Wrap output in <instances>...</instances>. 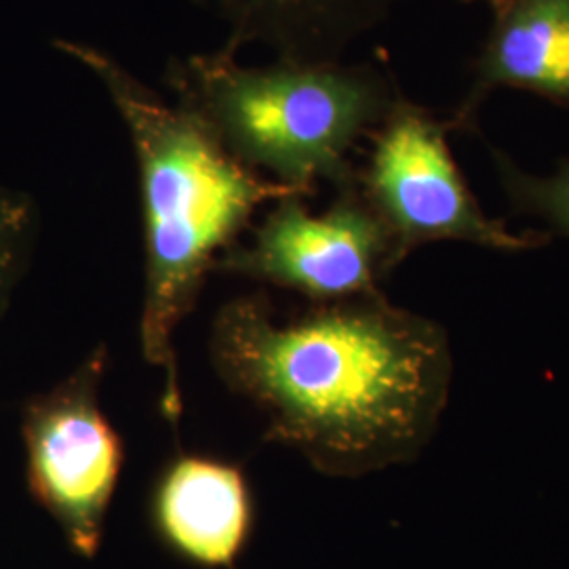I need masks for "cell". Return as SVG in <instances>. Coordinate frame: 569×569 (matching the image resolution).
<instances>
[{
	"instance_id": "obj_8",
	"label": "cell",
	"mask_w": 569,
	"mask_h": 569,
	"mask_svg": "<svg viewBox=\"0 0 569 569\" xmlns=\"http://www.w3.org/2000/svg\"><path fill=\"white\" fill-rule=\"evenodd\" d=\"M218 21L222 49L262 47L277 61L336 63L380 28L399 0H183Z\"/></svg>"
},
{
	"instance_id": "obj_2",
	"label": "cell",
	"mask_w": 569,
	"mask_h": 569,
	"mask_svg": "<svg viewBox=\"0 0 569 569\" xmlns=\"http://www.w3.org/2000/svg\"><path fill=\"white\" fill-rule=\"evenodd\" d=\"M56 49L102 84L136 154L143 218L140 342L146 363L163 373L161 406L178 427L183 409L173 348L178 327L253 213L302 192L241 163L199 117L163 100L100 47L60 39Z\"/></svg>"
},
{
	"instance_id": "obj_10",
	"label": "cell",
	"mask_w": 569,
	"mask_h": 569,
	"mask_svg": "<svg viewBox=\"0 0 569 569\" xmlns=\"http://www.w3.org/2000/svg\"><path fill=\"white\" fill-rule=\"evenodd\" d=\"M500 188L510 209L519 216L536 218L549 237L569 241V159L552 173H529L500 148H489Z\"/></svg>"
},
{
	"instance_id": "obj_7",
	"label": "cell",
	"mask_w": 569,
	"mask_h": 569,
	"mask_svg": "<svg viewBox=\"0 0 569 569\" xmlns=\"http://www.w3.org/2000/svg\"><path fill=\"white\" fill-rule=\"evenodd\" d=\"M498 89L569 106V0H502L493 7L488 41L449 131H479V112Z\"/></svg>"
},
{
	"instance_id": "obj_11",
	"label": "cell",
	"mask_w": 569,
	"mask_h": 569,
	"mask_svg": "<svg viewBox=\"0 0 569 569\" xmlns=\"http://www.w3.org/2000/svg\"><path fill=\"white\" fill-rule=\"evenodd\" d=\"M37 207L23 192L0 186V317L11 305L37 241Z\"/></svg>"
},
{
	"instance_id": "obj_12",
	"label": "cell",
	"mask_w": 569,
	"mask_h": 569,
	"mask_svg": "<svg viewBox=\"0 0 569 569\" xmlns=\"http://www.w3.org/2000/svg\"><path fill=\"white\" fill-rule=\"evenodd\" d=\"M488 2H491V7H496L498 2H502V0H488Z\"/></svg>"
},
{
	"instance_id": "obj_6",
	"label": "cell",
	"mask_w": 569,
	"mask_h": 569,
	"mask_svg": "<svg viewBox=\"0 0 569 569\" xmlns=\"http://www.w3.org/2000/svg\"><path fill=\"white\" fill-rule=\"evenodd\" d=\"M247 244H232L213 272L277 284L317 305L380 291L399 260L385 222L367 203L359 180L336 188L323 213H310L302 194L279 199Z\"/></svg>"
},
{
	"instance_id": "obj_5",
	"label": "cell",
	"mask_w": 569,
	"mask_h": 569,
	"mask_svg": "<svg viewBox=\"0 0 569 569\" xmlns=\"http://www.w3.org/2000/svg\"><path fill=\"white\" fill-rule=\"evenodd\" d=\"M106 366L108 352L100 346L21 413L28 489L82 559H93L102 547L124 462L121 437L100 406Z\"/></svg>"
},
{
	"instance_id": "obj_9",
	"label": "cell",
	"mask_w": 569,
	"mask_h": 569,
	"mask_svg": "<svg viewBox=\"0 0 569 569\" xmlns=\"http://www.w3.org/2000/svg\"><path fill=\"white\" fill-rule=\"evenodd\" d=\"M154 521L183 559L204 568L232 566L251 528L243 472L211 458H178L159 481Z\"/></svg>"
},
{
	"instance_id": "obj_3",
	"label": "cell",
	"mask_w": 569,
	"mask_h": 569,
	"mask_svg": "<svg viewBox=\"0 0 569 569\" xmlns=\"http://www.w3.org/2000/svg\"><path fill=\"white\" fill-rule=\"evenodd\" d=\"M167 84L232 157L306 197L319 182L338 188L357 178L352 148L401 98L380 63L251 68L226 49L171 61Z\"/></svg>"
},
{
	"instance_id": "obj_1",
	"label": "cell",
	"mask_w": 569,
	"mask_h": 569,
	"mask_svg": "<svg viewBox=\"0 0 569 569\" xmlns=\"http://www.w3.org/2000/svg\"><path fill=\"white\" fill-rule=\"evenodd\" d=\"M209 361L260 411L266 439L327 477L413 462L432 441L453 380L446 327L382 291L277 319L264 296L220 308Z\"/></svg>"
},
{
	"instance_id": "obj_4",
	"label": "cell",
	"mask_w": 569,
	"mask_h": 569,
	"mask_svg": "<svg viewBox=\"0 0 569 569\" xmlns=\"http://www.w3.org/2000/svg\"><path fill=\"white\" fill-rule=\"evenodd\" d=\"M448 121L399 98L371 133L366 171L357 173L367 203L385 222L399 264L430 243H468L523 253L549 243L547 232H512L475 199L448 142Z\"/></svg>"
}]
</instances>
